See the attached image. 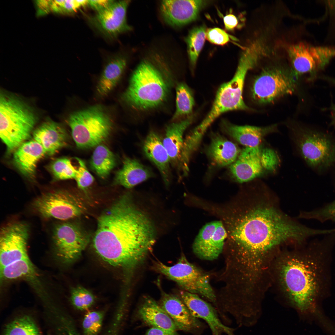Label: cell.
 Returning a JSON list of instances; mask_svg holds the SVG:
<instances>
[{"mask_svg": "<svg viewBox=\"0 0 335 335\" xmlns=\"http://www.w3.org/2000/svg\"><path fill=\"white\" fill-rule=\"evenodd\" d=\"M267 187L256 184L241 203L225 218L227 240L225 265L231 271L248 276L258 274L264 259L280 245L302 242L315 230L299 223L281 209Z\"/></svg>", "mask_w": 335, "mask_h": 335, "instance_id": "6da1fadb", "label": "cell"}, {"mask_svg": "<svg viewBox=\"0 0 335 335\" xmlns=\"http://www.w3.org/2000/svg\"><path fill=\"white\" fill-rule=\"evenodd\" d=\"M156 233L150 219L126 194L99 217L93 245L104 261L131 273L151 250Z\"/></svg>", "mask_w": 335, "mask_h": 335, "instance_id": "7a4b0ae2", "label": "cell"}, {"mask_svg": "<svg viewBox=\"0 0 335 335\" xmlns=\"http://www.w3.org/2000/svg\"><path fill=\"white\" fill-rule=\"evenodd\" d=\"M318 247L305 254L287 257L280 265L282 283L293 306L301 315L315 309L325 281L324 255Z\"/></svg>", "mask_w": 335, "mask_h": 335, "instance_id": "3957f363", "label": "cell"}, {"mask_svg": "<svg viewBox=\"0 0 335 335\" xmlns=\"http://www.w3.org/2000/svg\"><path fill=\"white\" fill-rule=\"evenodd\" d=\"M153 63L142 61L132 74L124 100L139 111L154 109L164 103L170 89L169 78Z\"/></svg>", "mask_w": 335, "mask_h": 335, "instance_id": "277c9868", "label": "cell"}, {"mask_svg": "<svg viewBox=\"0 0 335 335\" xmlns=\"http://www.w3.org/2000/svg\"><path fill=\"white\" fill-rule=\"evenodd\" d=\"M37 120L32 109L20 98L1 92L0 136L8 151L16 150L30 137Z\"/></svg>", "mask_w": 335, "mask_h": 335, "instance_id": "5b68a950", "label": "cell"}, {"mask_svg": "<svg viewBox=\"0 0 335 335\" xmlns=\"http://www.w3.org/2000/svg\"><path fill=\"white\" fill-rule=\"evenodd\" d=\"M68 122L76 145L84 149L100 145L109 136L112 127L110 116L99 105L72 113Z\"/></svg>", "mask_w": 335, "mask_h": 335, "instance_id": "8992f818", "label": "cell"}, {"mask_svg": "<svg viewBox=\"0 0 335 335\" xmlns=\"http://www.w3.org/2000/svg\"><path fill=\"white\" fill-rule=\"evenodd\" d=\"M254 66L250 57L243 53L234 77L219 88L211 110L198 126L200 130L205 132L212 123L224 113L249 109L243 100V92L247 73Z\"/></svg>", "mask_w": 335, "mask_h": 335, "instance_id": "52a82bcc", "label": "cell"}, {"mask_svg": "<svg viewBox=\"0 0 335 335\" xmlns=\"http://www.w3.org/2000/svg\"><path fill=\"white\" fill-rule=\"evenodd\" d=\"M298 78L291 68L277 64L267 65L253 79L250 89L252 98L257 104H265L292 94Z\"/></svg>", "mask_w": 335, "mask_h": 335, "instance_id": "ba28073f", "label": "cell"}, {"mask_svg": "<svg viewBox=\"0 0 335 335\" xmlns=\"http://www.w3.org/2000/svg\"><path fill=\"white\" fill-rule=\"evenodd\" d=\"M154 266L155 270L175 281L184 291L216 302V294L210 285L209 275L190 263L184 255L173 266L157 261Z\"/></svg>", "mask_w": 335, "mask_h": 335, "instance_id": "9c48e42d", "label": "cell"}, {"mask_svg": "<svg viewBox=\"0 0 335 335\" xmlns=\"http://www.w3.org/2000/svg\"><path fill=\"white\" fill-rule=\"evenodd\" d=\"M292 139L305 161L313 168L328 166L335 159V144L328 135L301 127L293 129Z\"/></svg>", "mask_w": 335, "mask_h": 335, "instance_id": "30bf717a", "label": "cell"}, {"mask_svg": "<svg viewBox=\"0 0 335 335\" xmlns=\"http://www.w3.org/2000/svg\"><path fill=\"white\" fill-rule=\"evenodd\" d=\"M286 50L290 68L298 78L306 73L310 74V79L315 78L317 72L335 56V47L315 46L305 41L291 43Z\"/></svg>", "mask_w": 335, "mask_h": 335, "instance_id": "8fae6325", "label": "cell"}, {"mask_svg": "<svg viewBox=\"0 0 335 335\" xmlns=\"http://www.w3.org/2000/svg\"><path fill=\"white\" fill-rule=\"evenodd\" d=\"M277 160L276 153L270 149H261L260 146L246 147L230 165V171L236 181L247 182L259 176L265 171L274 169Z\"/></svg>", "mask_w": 335, "mask_h": 335, "instance_id": "7c38bea8", "label": "cell"}, {"mask_svg": "<svg viewBox=\"0 0 335 335\" xmlns=\"http://www.w3.org/2000/svg\"><path fill=\"white\" fill-rule=\"evenodd\" d=\"M32 207L42 217L67 220L80 215L84 207L70 193L57 190L42 194L33 202Z\"/></svg>", "mask_w": 335, "mask_h": 335, "instance_id": "4fadbf2b", "label": "cell"}, {"mask_svg": "<svg viewBox=\"0 0 335 335\" xmlns=\"http://www.w3.org/2000/svg\"><path fill=\"white\" fill-rule=\"evenodd\" d=\"M52 238L56 256L61 262L66 264L72 263L79 258L89 241L83 231L69 222L56 226Z\"/></svg>", "mask_w": 335, "mask_h": 335, "instance_id": "5bb4252c", "label": "cell"}, {"mask_svg": "<svg viewBox=\"0 0 335 335\" xmlns=\"http://www.w3.org/2000/svg\"><path fill=\"white\" fill-rule=\"evenodd\" d=\"M28 226L21 221L11 222L1 228L0 234V269L28 258Z\"/></svg>", "mask_w": 335, "mask_h": 335, "instance_id": "9a60e30c", "label": "cell"}, {"mask_svg": "<svg viewBox=\"0 0 335 335\" xmlns=\"http://www.w3.org/2000/svg\"><path fill=\"white\" fill-rule=\"evenodd\" d=\"M129 0L112 1L96 11L90 19L92 25L106 36L114 37L132 29L127 21V11Z\"/></svg>", "mask_w": 335, "mask_h": 335, "instance_id": "2e32d148", "label": "cell"}, {"mask_svg": "<svg viewBox=\"0 0 335 335\" xmlns=\"http://www.w3.org/2000/svg\"><path fill=\"white\" fill-rule=\"evenodd\" d=\"M227 232L222 221L206 224L201 229L194 242V253L201 259L212 260L223 251Z\"/></svg>", "mask_w": 335, "mask_h": 335, "instance_id": "e0dca14e", "label": "cell"}, {"mask_svg": "<svg viewBox=\"0 0 335 335\" xmlns=\"http://www.w3.org/2000/svg\"><path fill=\"white\" fill-rule=\"evenodd\" d=\"M180 298L194 317L205 320L209 325L212 335H234V329L221 322L215 310L197 294L183 290L180 292Z\"/></svg>", "mask_w": 335, "mask_h": 335, "instance_id": "ac0fdd59", "label": "cell"}, {"mask_svg": "<svg viewBox=\"0 0 335 335\" xmlns=\"http://www.w3.org/2000/svg\"><path fill=\"white\" fill-rule=\"evenodd\" d=\"M204 1L202 0H163L160 9L164 20L172 26L187 24L197 17Z\"/></svg>", "mask_w": 335, "mask_h": 335, "instance_id": "d6986e66", "label": "cell"}, {"mask_svg": "<svg viewBox=\"0 0 335 335\" xmlns=\"http://www.w3.org/2000/svg\"><path fill=\"white\" fill-rule=\"evenodd\" d=\"M159 305L173 322L177 330L198 333L203 325L193 316L180 298L162 293Z\"/></svg>", "mask_w": 335, "mask_h": 335, "instance_id": "ffe728a7", "label": "cell"}, {"mask_svg": "<svg viewBox=\"0 0 335 335\" xmlns=\"http://www.w3.org/2000/svg\"><path fill=\"white\" fill-rule=\"evenodd\" d=\"M34 140L42 146L45 154H54L67 144V136L64 128L52 120L44 122L34 132Z\"/></svg>", "mask_w": 335, "mask_h": 335, "instance_id": "44dd1931", "label": "cell"}, {"mask_svg": "<svg viewBox=\"0 0 335 335\" xmlns=\"http://www.w3.org/2000/svg\"><path fill=\"white\" fill-rule=\"evenodd\" d=\"M221 127L224 131L246 147L260 146L264 137L277 130L275 124L265 127L249 125L239 126L223 120Z\"/></svg>", "mask_w": 335, "mask_h": 335, "instance_id": "7402d4cb", "label": "cell"}, {"mask_svg": "<svg viewBox=\"0 0 335 335\" xmlns=\"http://www.w3.org/2000/svg\"><path fill=\"white\" fill-rule=\"evenodd\" d=\"M193 120V117L190 116L179 121L174 122L166 129L163 143L169 156L171 163L179 170L184 142L183 134Z\"/></svg>", "mask_w": 335, "mask_h": 335, "instance_id": "603a6c76", "label": "cell"}, {"mask_svg": "<svg viewBox=\"0 0 335 335\" xmlns=\"http://www.w3.org/2000/svg\"><path fill=\"white\" fill-rule=\"evenodd\" d=\"M145 154L156 166L166 185L170 183V160L159 135L151 131L147 135L143 145Z\"/></svg>", "mask_w": 335, "mask_h": 335, "instance_id": "cb8c5ba5", "label": "cell"}, {"mask_svg": "<svg viewBox=\"0 0 335 335\" xmlns=\"http://www.w3.org/2000/svg\"><path fill=\"white\" fill-rule=\"evenodd\" d=\"M154 176L153 172L149 167L136 159L126 158L122 168L116 174L114 182L130 188Z\"/></svg>", "mask_w": 335, "mask_h": 335, "instance_id": "d4e9b609", "label": "cell"}, {"mask_svg": "<svg viewBox=\"0 0 335 335\" xmlns=\"http://www.w3.org/2000/svg\"><path fill=\"white\" fill-rule=\"evenodd\" d=\"M45 154L42 146L36 141L25 142L16 150L13 162L23 174L32 177L34 175L38 161Z\"/></svg>", "mask_w": 335, "mask_h": 335, "instance_id": "484cf974", "label": "cell"}, {"mask_svg": "<svg viewBox=\"0 0 335 335\" xmlns=\"http://www.w3.org/2000/svg\"><path fill=\"white\" fill-rule=\"evenodd\" d=\"M138 314L144 322L152 327L171 332H176L177 330L168 314L151 298L145 297L139 309Z\"/></svg>", "mask_w": 335, "mask_h": 335, "instance_id": "4316f807", "label": "cell"}, {"mask_svg": "<svg viewBox=\"0 0 335 335\" xmlns=\"http://www.w3.org/2000/svg\"><path fill=\"white\" fill-rule=\"evenodd\" d=\"M240 150L233 142L218 134L212 137L208 153L214 162L219 166L231 164L238 158Z\"/></svg>", "mask_w": 335, "mask_h": 335, "instance_id": "83f0119b", "label": "cell"}, {"mask_svg": "<svg viewBox=\"0 0 335 335\" xmlns=\"http://www.w3.org/2000/svg\"><path fill=\"white\" fill-rule=\"evenodd\" d=\"M127 65L126 59L117 56L110 60L105 66L98 81L97 92L105 96L115 87L125 70Z\"/></svg>", "mask_w": 335, "mask_h": 335, "instance_id": "f1b7e54d", "label": "cell"}, {"mask_svg": "<svg viewBox=\"0 0 335 335\" xmlns=\"http://www.w3.org/2000/svg\"><path fill=\"white\" fill-rule=\"evenodd\" d=\"M2 335H42L34 317L21 313L13 316L5 323Z\"/></svg>", "mask_w": 335, "mask_h": 335, "instance_id": "f546056e", "label": "cell"}, {"mask_svg": "<svg viewBox=\"0 0 335 335\" xmlns=\"http://www.w3.org/2000/svg\"><path fill=\"white\" fill-rule=\"evenodd\" d=\"M116 164L115 157L106 146L100 145L96 146L90 161L92 169L100 177H106Z\"/></svg>", "mask_w": 335, "mask_h": 335, "instance_id": "4dcf8cb0", "label": "cell"}, {"mask_svg": "<svg viewBox=\"0 0 335 335\" xmlns=\"http://www.w3.org/2000/svg\"><path fill=\"white\" fill-rule=\"evenodd\" d=\"M176 92V109L172 118L174 121L190 116L194 105L193 92L185 83L181 82L177 85Z\"/></svg>", "mask_w": 335, "mask_h": 335, "instance_id": "1f68e13d", "label": "cell"}, {"mask_svg": "<svg viewBox=\"0 0 335 335\" xmlns=\"http://www.w3.org/2000/svg\"><path fill=\"white\" fill-rule=\"evenodd\" d=\"M206 31L204 25L194 28L190 31L185 38L190 62L193 67L196 65L204 45Z\"/></svg>", "mask_w": 335, "mask_h": 335, "instance_id": "d6a6232c", "label": "cell"}, {"mask_svg": "<svg viewBox=\"0 0 335 335\" xmlns=\"http://www.w3.org/2000/svg\"><path fill=\"white\" fill-rule=\"evenodd\" d=\"M105 314L104 310L87 312L82 322L83 335H98L102 328Z\"/></svg>", "mask_w": 335, "mask_h": 335, "instance_id": "836d02e7", "label": "cell"}, {"mask_svg": "<svg viewBox=\"0 0 335 335\" xmlns=\"http://www.w3.org/2000/svg\"><path fill=\"white\" fill-rule=\"evenodd\" d=\"M70 300L73 306L81 311L86 310L93 304L95 297L89 290L82 286H77L72 289Z\"/></svg>", "mask_w": 335, "mask_h": 335, "instance_id": "e575fe53", "label": "cell"}, {"mask_svg": "<svg viewBox=\"0 0 335 335\" xmlns=\"http://www.w3.org/2000/svg\"><path fill=\"white\" fill-rule=\"evenodd\" d=\"M55 177L60 180L74 179L77 171L70 160L66 158L57 159L51 166Z\"/></svg>", "mask_w": 335, "mask_h": 335, "instance_id": "d590c367", "label": "cell"}, {"mask_svg": "<svg viewBox=\"0 0 335 335\" xmlns=\"http://www.w3.org/2000/svg\"><path fill=\"white\" fill-rule=\"evenodd\" d=\"M299 217L305 219H313L321 222L330 220L335 221V200L320 208L300 213Z\"/></svg>", "mask_w": 335, "mask_h": 335, "instance_id": "8d00e7d4", "label": "cell"}, {"mask_svg": "<svg viewBox=\"0 0 335 335\" xmlns=\"http://www.w3.org/2000/svg\"><path fill=\"white\" fill-rule=\"evenodd\" d=\"M76 159L78 164L75 179L78 186L80 189H85L93 182L94 178L87 170L84 162L79 159Z\"/></svg>", "mask_w": 335, "mask_h": 335, "instance_id": "74e56055", "label": "cell"}, {"mask_svg": "<svg viewBox=\"0 0 335 335\" xmlns=\"http://www.w3.org/2000/svg\"><path fill=\"white\" fill-rule=\"evenodd\" d=\"M206 37L211 43L219 45L227 44L230 41V38L226 31L218 28H209L206 30Z\"/></svg>", "mask_w": 335, "mask_h": 335, "instance_id": "f35d334b", "label": "cell"}, {"mask_svg": "<svg viewBox=\"0 0 335 335\" xmlns=\"http://www.w3.org/2000/svg\"><path fill=\"white\" fill-rule=\"evenodd\" d=\"M88 3V0H65L61 7L68 12L75 11L81 7Z\"/></svg>", "mask_w": 335, "mask_h": 335, "instance_id": "ab89813d", "label": "cell"}, {"mask_svg": "<svg viewBox=\"0 0 335 335\" xmlns=\"http://www.w3.org/2000/svg\"><path fill=\"white\" fill-rule=\"evenodd\" d=\"M225 28L228 30H233L238 27L239 21L235 16L231 13L226 15L223 18Z\"/></svg>", "mask_w": 335, "mask_h": 335, "instance_id": "60d3db41", "label": "cell"}, {"mask_svg": "<svg viewBox=\"0 0 335 335\" xmlns=\"http://www.w3.org/2000/svg\"><path fill=\"white\" fill-rule=\"evenodd\" d=\"M145 335H179L176 332H171L163 329L152 327L148 329Z\"/></svg>", "mask_w": 335, "mask_h": 335, "instance_id": "b9f144b4", "label": "cell"}, {"mask_svg": "<svg viewBox=\"0 0 335 335\" xmlns=\"http://www.w3.org/2000/svg\"><path fill=\"white\" fill-rule=\"evenodd\" d=\"M112 1L110 0H88V4L97 11L107 6Z\"/></svg>", "mask_w": 335, "mask_h": 335, "instance_id": "7bdbcfd3", "label": "cell"}, {"mask_svg": "<svg viewBox=\"0 0 335 335\" xmlns=\"http://www.w3.org/2000/svg\"><path fill=\"white\" fill-rule=\"evenodd\" d=\"M328 109L331 110L332 112V119L333 124L335 125V105L332 104Z\"/></svg>", "mask_w": 335, "mask_h": 335, "instance_id": "ee69618b", "label": "cell"}, {"mask_svg": "<svg viewBox=\"0 0 335 335\" xmlns=\"http://www.w3.org/2000/svg\"><path fill=\"white\" fill-rule=\"evenodd\" d=\"M333 83H334V84L335 85V79H334V80Z\"/></svg>", "mask_w": 335, "mask_h": 335, "instance_id": "f6af8a7d", "label": "cell"}, {"mask_svg": "<svg viewBox=\"0 0 335 335\" xmlns=\"http://www.w3.org/2000/svg\"><path fill=\"white\" fill-rule=\"evenodd\" d=\"M48 335H50V333H49V334H48Z\"/></svg>", "mask_w": 335, "mask_h": 335, "instance_id": "bcb514c9", "label": "cell"}, {"mask_svg": "<svg viewBox=\"0 0 335 335\" xmlns=\"http://www.w3.org/2000/svg\"><path fill=\"white\" fill-rule=\"evenodd\" d=\"M250 55V54H249ZM255 62V61H254Z\"/></svg>", "mask_w": 335, "mask_h": 335, "instance_id": "7dc6e473", "label": "cell"}, {"mask_svg": "<svg viewBox=\"0 0 335 335\" xmlns=\"http://www.w3.org/2000/svg\"></svg>", "mask_w": 335, "mask_h": 335, "instance_id": "c3c4849f", "label": "cell"}]
</instances>
